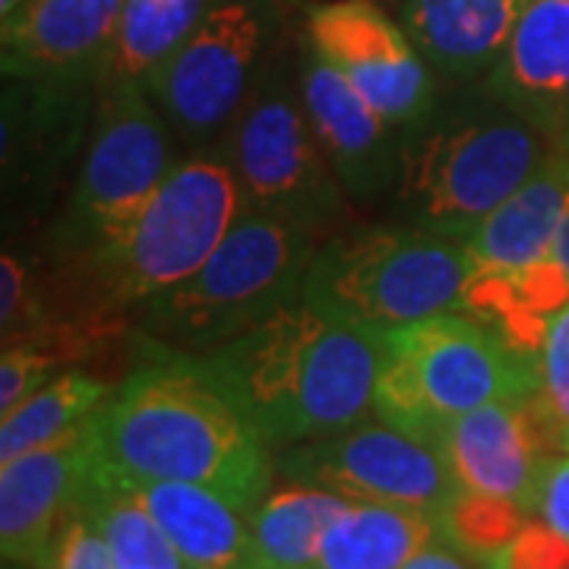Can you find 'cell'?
Listing matches in <instances>:
<instances>
[{"label":"cell","mask_w":569,"mask_h":569,"mask_svg":"<svg viewBox=\"0 0 569 569\" xmlns=\"http://www.w3.org/2000/svg\"><path fill=\"white\" fill-rule=\"evenodd\" d=\"M133 342L146 355L89 421L96 452L137 478L216 490L250 516L276 481L272 447L200 358Z\"/></svg>","instance_id":"6da1fadb"},{"label":"cell","mask_w":569,"mask_h":569,"mask_svg":"<svg viewBox=\"0 0 569 569\" xmlns=\"http://www.w3.org/2000/svg\"><path fill=\"white\" fill-rule=\"evenodd\" d=\"M569 206V152H557L466 238L478 269H522L553 253Z\"/></svg>","instance_id":"ffe728a7"},{"label":"cell","mask_w":569,"mask_h":569,"mask_svg":"<svg viewBox=\"0 0 569 569\" xmlns=\"http://www.w3.org/2000/svg\"><path fill=\"white\" fill-rule=\"evenodd\" d=\"M535 516L569 541V452L553 449L541 471Z\"/></svg>","instance_id":"1f68e13d"},{"label":"cell","mask_w":569,"mask_h":569,"mask_svg":"<svg viewBox=\"0 0 569 569\" xmlns=\"http://www.w3.org/2000/svg\"><path fill=\"white\" fill-rule=\"evenodd\" d=\"M276 475L346 500L425 509L430 516L462 490L437 449L380 418L276 449Z\"/></svg>","instance_id":"30bf717a"},{"label":"cell","mask_w":569,"mask_h":569,"mask_svg":"<svg viewBox=\"0 0 569 569\" xmlns=\"http://www.w3.org/2000/svg\"><path fill=\"white\" fill-rule=\"evenodd\" d=\"M89 421L48 447L0 462L3 563L44 569L63 519L77 503L82 471L89 462Z\"/></svg>","instance_id":"2e32d148"},{"label":"cell","mask_w":569,"mask_h":569,"mask_svg":"<svg viewBox=\"0 0 569 569\" xmlns=\"http://www.w3.org/2000/svg\"><path fill=\"white\" fill-rule=\"evenodd\" d=\"M569 305V276L553 257L522 269H475L462 310L507 346L538 358L550 317Z\"/></svg>","instance_id":"44dd1931"},{"label":"cell","mask_w":569,"mask_h":569,"mask_svg":"<svg viewBox=\"0 0 569 569\" xmlns=\"http://www.w3.org/2000/svg\"><path fill=\"white\" fill-rule=\"evenodd\" d=\"M193 358L272 452L348 430L373 411L377 346L307 301Z\"/></svg>","instance_id":"7a4b0ae2"},{"label":"cell","mask_w":569,"mask_h":569,"mask_svg":"<svg viewBox=\"0 0 569 569\" xmlns=\"http://www.w3.org/2000/svg\"><path fill=\"white\" fill-rule=\"evenodd\" d=\"M317 247L298 228L244 212L197 272L137 307L133 339L181 355L219 351L301 301Z\"/></svg>","instance_id":"277c9868"},{"label":"cell","mask_w":569,"mask_h":569,"mask_svg":"<svg viewBox=\"0 0 569 569\" xmlns=\"http://www.w3.org/2000/svg\"><path fill=\"white\" fill-rule=\"evenodd\" d=\"M123 0H26L0 20L3 80L86 82L108 73Z\"/></svg>","instance_id":"9a60e30c"},{"label":"cell","mask_w":569,"mask_h":569,"mask_svg":"<svg viewBox=\"0 0 569 569\" xmlns=\"http://www.w3.org/2000/svg\"><path fill=\"white\" fill-rule=\"evenodd\" d=\"M63 370L58 355L32 346H10L0 355V418L36 396L48 380Z\"/></svg>","instance_id":"f1b7e54d"},{"label":"cell","mask_w":569,"mask_h":569,"mask_svg":"<svg viewBox=\"0 0 569 569\" xmlns=\"http://www.w3.org/2000/svg\"><path fill=\"white\" fill-rule=\"evenodd\" d=\"M488 569H569V541L535 516Z\"/></svg>","instance_id":"f546056e"},{"label":"cell","mask_w":569,"mask_h":569,"mask_svg":"<svg viewBox=\"0 0 569 569\" xmlns=\"http://www.w3.org/2000/svg\"><path fill=\"white\" fill-rule=\"evenodd\" d=\"M108 396L111 387L102 377L86 370H61L20 408L0 418V462L61 440L63 433L86 425Z\"/></svg>","instance_id":"d4e9b609"},{"label":"cell","mask_w":569,"mask_h":569,"mask_svg":"<svg viewBox=\"0 0 569 569\" xmlns=\"http://www.w3.org/2000/svg\"><path fill=\"white\" fill-rule=\"evenodd\" d=\"M557 152L485 82H466L402 130L396 219L466 241Z\"/></svg>","instance_id":"3957f363"},{"label":"cell","mask_w":569,"mask_h":569,"mask_svg":"<svg viewBox=\"0 0 569 569\" xmlns=\"http://www.w3.org/2000/svg\"><path fill=\"white\" fill-rule=\"evenodd\" d=\"M212 3L216 0H123L104 77L140 82L146 89L152 73L181 48Z\"/></svg>","instance_id":"484cf974"},{"label":"cell","mask_w":569,"mask_h":569,"mask_svg":"<svg viewBox=\"0 0 569 569\" xmlns=\"http://www.w3.org/2000/svg\"><path fill=\"white\" fill-rule=\"evenodd\" d=\"M82 516L102 531L118 569H187L171 538L156 516L114 478L111 466L92 447L89 427V462L82 471L77 503Z\"/></svg>","instance_id":"603a6c76"},{"label":"cell","mask_w":569,"mask_h":569,"mask_svg":"<svg viewBox=\"0 0 569 569\" xmlns=\"http://www.w3.org/2000/svg\"><path fill=\"white\" fill-rule=\"evenodd\" d=\"M406 569H471L468 563H462V557L456 553L447 545H440V541H433V545H427L421 553H415L411 560H408Z\"/></svg>","instance_id":"d6a6232c"},{"label":"cell","mask_w":569,"mask_h":569,"mask_svg":"<svg viewBox=\"0 0 569 569\" xmlns=\"http://www.w3.org/2000/svg\"><path fill=\"white\" fill-rule=\"evenodd\" d=\"M433 541L437 522L425 509L348 500L326 531L317 569H406Z\"/></svg>","instance_id":"7402d4cb"},{"label":"cell","mask_w":569,"mask_h":569,"mask_svg":"<svg viewBox=\"0 0 569 569\" xmlns=\"http://www.w3.org/2000/svg\"><path fill=\"white\" fill-rule=\"evenodd\" d=\"M20 7H26V0H0V20H10Z\"/></svg>","instance_id":"e575fe53"},{"label":"cell","mask_w":569,"mask_h":569,"mask_svg":"<svg viewBox=\"0 0 569 569\" xmlns=\"http://www.w3.org/2000/svg\"><path fill=\"white\" fill-rule=\"evenodd\" d=\"M282 0H216L146 82L187 152L216 149L279 54Z\"/></svg>","instance_id":"ba28073f"},{"label":"cell","mask_w":569,"mask_h":569,"mask_svg":"<svg viewBox=\"0 0 569 569\" xmlns=\"http://www.w3.org/2000/svg\"><path fill=\"white\" fill-rule=\"evenodd\" d=\"M529 519V512L512 500L466 488L440 512H433L440 541L459 557H468L478 569H488Z\"/></svg>","instance_id":"4316f807"},{"label":"cell","mask_w":569,"mask_h":569,"mask_svg":"<svg viewBox=\"0 0 569 569\" xmlns=\"http://www.w3.org/2000/svg\"><path fill=\"white\" fill-rule=\"evenodd\" d=\"M346 507V497L298 481L269 490L250 512L257 567L317 569L326 531Z\"/></svg>","instance_id":"cb8c5ba5"},{"label":"cell","mask_w":569,"mask_h":569,"mask_svg":"<svg viewBox=\"0 0 569 569\" xmlns=\"http://www.w3.org/2000/svg\"><path fill=\"white\" fill-rule=\"evenodd\" d=\"M538 373L541 387L535 406L541 411L557 449L569 452V305L550 317L545 329V342L538 351Z\"/></svg>","instance_id":"83f0119b"},{"label":"cell","mask_w":569,"mask_h":569,"mask_svg":"<svg viewBox=\"0 0 569 569\" xmlns=\"http://www.w3.org/2000/svg\"><path fill=\"white\" fill-rule=\"evenodd\" d=\"M44 569H118L111 548L80 509H73L63 519L61 531L54 538V548Z\"/></svg>","instance_id":"4dcf8cb0"},{"label":"cell","mask_w":569,"mask_h":569,"mask_svg":"<svg viewBox=\"0 0 569 569\" xmlns=\"http://www.w3.org/2000/svg\"><path fill=\"white\" fill-rule=\"evenodd\" d=\"M475 269L466 241L399 219L358 222L317 247L301 301L373 339L462 310Z\"/></svg>","instance_id":"5b68a950"},{"label":"cell","mask_w":569,"mask_h":569,"mask_svg":"<svg viewBox=\"0 0 569 569\" xmlns=\"http://www.w3.org/2000/svg\"><path fill=\"white\" fill-rule=\"evenodd\" d=\"M174 133L140 82L102 77L73 187L41 250H70L133 216L181 162Z\"/></svg>","instance_id":"9c48e42d"},{"label":"cell","mask_w":569,"mask_h":569,"mask_svg":"<svg viewBox=\"0 0 569 569\" xmlns=\"http://www.w3.org/2000/svg\"><path fill=\"white\" fill-rule=\"evenodd\" d=\"M305 41L332 63L387 121L406 130L440 99L437 70L370 0L313 3L307 10Z\"/></svg>","instance_id":"8fae6325"},{"label":"cell","mask_w":569,"mask_h":569,"mask_svg":"<svg viewBox=\"0 0 569 569\" xmlns=\"http://www.w3.org/2000/svg\"><path fill=\"white\" fill-rule=\"evenodd\" d=\"M485 86L569 152V0L531 3Z\"/></svg>","instance_id":"e0dca14e"},{"label":"cell","mask_w":569,"mask_h":569,"mask_svg":"<svg viewBox=\"0 0 569 569\" xmlns=\"http://www.w3.org/2000/svg\"><path fill=\"white\" fill-rule=\"evenodd\" d=\"M535 0H406L399 22L447 80L488 77Z\"/></svg>","instance_id":"d6986e66"},{"label":"cell","mask_w":569,"mask_h":569,"mask_svg":"<svg viewBox=\"0 0 569 569\" xmlns=\"http://www.w3.org/2000/svg\"><path fill=\"white\" fill-rule=\"evenodd\" d=\"M433 449L459 488L503 497L535 516L541 471L557 447L535 399H507L447 421Z\"/></svg>","instance_id":"5bb4252c"},{"label":"cell","mask_w":569,"mask_h":569,"mask_svg":"<svg viewBox=\"0 0 569 569\" xmlns=\"http://www.w3.org/2000/svg\"><path fill=\"white\" fill-rule=\"evenodd\" d=\"M550 257L563 266L569 276V206H567V216H563V224H560V234H557V244H553V253H550Z\"/></svg>","instance_id":"836d02e7"},{"label":"cell","mask_w":569,"mask_h":569,"mask_svg":"<svg viewBox=\"0 0 569 569\" xmlns=\"http://www.w3.org/2000/svg\"><path fill=\"white\" fill-rule=\"evenodd\" d=\"M380 355L373 415L433 447L440 427L507 399H535L538 358L507 346L466 310H447L370 339Z\"/></svg>","instance_id":"8992f818"},{"label":"cell","mask_w":569,"mask_h":569,"mask_svg":"<svg viewBox=\"0 0 569 569\" xmlns=\"http://www.w3.org/2000/svg\"><path fill=\"white\" fill-rule=\"evenodd\" d=\"M114 478L156 516L187 569H260L250 516L216 490L183 481L137 478L111 466Z\"/></svg>","instance_id":"ac0fdd59"},{"label":"cell","mask_w":569,"mask_h":569,"mask_svg":"<svg viewBox=\"0 0 569 569\" xmlns=\"http://www.w3.org/2000/svg\"><path fill=\"white\" fill-rule=\"evenodd\" d=\"M99 86L3 80V209L7 224L39 216L92 130Z\"/></svg>","instance_id":"7c38bea8"},{"label":"cell","mask_w":569,"mask_h":569,"mask_svg":"<svg viewBox=\"0 0 569 569\" xmlns=\"http://www.w3.org/2000/svg\"><path fill=\"white\" fill-rule=\"evenodd\" d=\"M216 149L241 183L247 212L298 228L317 244L361 222L310 127L298 61L272 58Z\"/></svg>","instance_id":"52a82bcc"},{"label":"cell","mask_w":569,"mask_h":569,"mask_svg":"<svg viewBox=\"0 0 569 569\" xmlns=\"http://www.w3.org/2000/svg\"><path fill=\"white\" fill-rule=\"evenodd\" d=\"M3 569H36V567H26V563H3Z\"/></svg>","instance_id":"d590c367"},{"label":"cell","mask_w":569,"mask_h":569,"mask_svg":"<svg viewBox=\"0 0 569 569\" xmlns=\"http://www.w3.org/2000/svg\"><path fill=\"white\" fill-rule=\"evenodd\" d=\"M298 73L310 127L351 203L392 200L402 174V127L387 121L307 41L298 54Z\"/></svg>","instance_id":"4fadbf2b"}]
</instances>
